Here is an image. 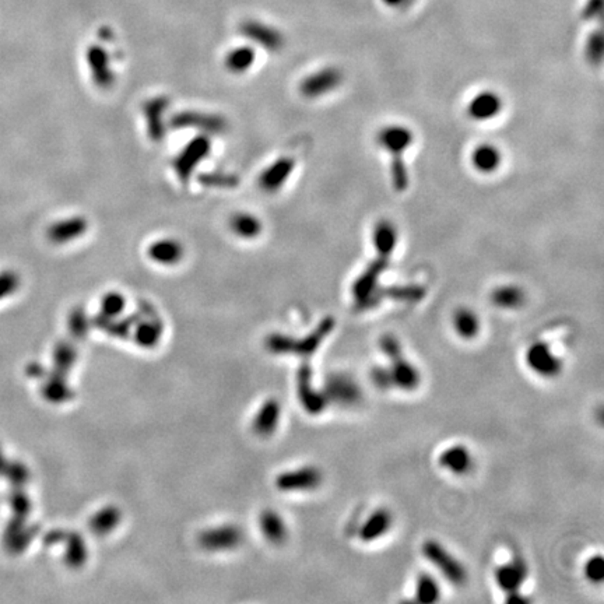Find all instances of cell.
<instances>
[{"label": "cell", "instance_id": "1", "mask_svg": "<svg viewBox=\"0 0 604 604\" xmlns=\"http://www.w3.org/2000/svg\"><path fill=\"white\" fill-rule=\"evenodd\" d=\"M390 259L376 256L374 262L357 277L353 284V296L360 310H371L378 304L376 292L379 290V278L385 273Z\"/></svg>", "mask_w": 604, "mask_h": 604}, {"label": "cell", "instance_id": "2", "mask_svg": "<svg viewBox=\"0 0 604 604\" xmlns=\"http://www.w3.org/2000/svg\"><path fill=\"white\" fill-rule=\"evenodd\" d=\"M423 555L455 586H463L467 580V572L463 564L453 557L439 542L427 540L423 544Z\"/></svg>", "mask_w": 604, "mask_h": 604}, {"label": "cell", "instance_id": "3", "mask_svg": "<svg viewBox=\"0 0 604 604\" xmlns=\"http://www.w3.org/2000/svg\"><path fill=\"white\" fill-rule=\"evenodd\" d=\"M525 360L529 369L542 378H555L562 372V360L546 342L533 343L528 349Z\"/></svg>", "mask_w": 604, "mask_h": 604}, {"label": "cell", "instance_id": "4", "mask_svg": "<svg viewBox=\"0 0 604 604\" xmlns=\"http://www.w3.org/2000/svg\"><path fill=\"white\" fill-rule=\"evenodd\" d=\"M343 83V73L336 67H325L307 76L299 84V92L305 98H321L333 92Z\"/></svg>", "mask_w": 604, "mask_h": 604}, {"label": "cell", "instance_id": "5", "mask_svg": "<svg viewBox=\"0 0 604 604\" xmlns=\"http://www.w3.org/2000/svg\"><path fill=\"white\" fill-rule=\"evenodd\" d=\"M379 147L390 157H405L414 143V133L405 125H387L376 135Z\"/></svg>", "mask_w": 604, "mask_h": 604}, {"label": "cell", "instance_id": "6", "mask_svg": "<svg viewBox=\"0 0 604 604\" xmlns=\"http://www.w3.org/2000/svg\"><path fill=\"white\" fill-rule=\"evenodd\" d=\"M503 108L502 98L495 91H480L467 104V117L474 122H488L495 119Z\"/></svg>", "mask_w": 604, "mask_h": 604}, {"label": "cell", "instance_id": "7", "mask_svg": "<svg viewBox=\"0 0 604 604\" xmlns=\"http://www.w3.org/2000/svg\"><path fill=\"white\" fill-rule=\"evenodd\" d=\"M529 576V565L522 557H515L495 569V582L507 594L519 592Z\"/></svg>", "mask_w": 604, "mask_h": 604}, {"label": "cell", "instance_id": "8", "mask_svg": "<svg viewBox=\"0 0 604 604\" xmlns=\"http://www.w3.org/2000/svg\"><path fill=\"white\" fill-rule=\"evenodd\" d=\"M390 361V374L393 387L405 392L416 390L421 383V374L416 365H413L403 354V351L387 358Z\"/></svg>", "mask_w": 604, "mask_h": 604}, {"label": "cell", "instance_id": "9", "mask_svg": "<svg viewBox=\"0 0 604 604\" xmlns=\"http://www.w3.org/2000/svg\"><path fill=\"white\" fill-rule=\"evenodd\" d=\"M210 151V142L208 137H197L190 142L175 160V171L182 182H186L193 169L206 158Z\"/></svg>", "mask_w": 604, "mask_h": 604}, {"label": "cell", "instance_id": "10", "mask_svg": "<svg viewBox=\"0 0 604 604\" xmlns=\"http://www.w3.org/2000/svg\"><path fill=\"white\" fill-rule=\"evenodd\" d=\"M294 168H295V158L290 156H284L276 160L260 174L259 186L267 193L277 192L287 183Z\"/></svg>", "mask_w": 604, "mask_h": 604}, {"label": "cell", "instance_id": "11", "mask_svg": "<svg viewBox=\"0 0 604 604\" xmlns=\"http://www.w3.org/2000/svg\"><path fill=\"white\" fill-rule=\"evenodd\" d=\"M438 463L455 476H464L473 469V456L464 445H453L441 452Z\"/></svg>", "mask_w": 604, "mask_h": 604}, {"label": "cell", "instance_id": "12", "mask_svg": "<svg viewBox=\"0 0 604 604\" xmlns=\"http://www.w3.org/2000/svg\"><path fill=\"white\" fill-rule=\"evenodd\" d=\"M241 31L246 38L269 51H278L284 44L283 35L277 30L260 22H246L241 27Z\"/></svg>", "mask_w": 604, "mask_h": 604}, {"label": "cell", "instance_id": "13", "mask_svg": "<svg viewBox=\"0 0 604 604\" xmlns=\"http://www.w3.org/2000/svg\"><path fill=\"white\" fill-rule=\"evenodd\" d=\"M87 62L91 69V77L98 87L108 88L114 83V73L110 66L108 53L99 47H91L87 51Z\"/></svg>", "mask_w": 604, "mask_h": 604}, {"label": "cell", "instance_id": "14", "mask_svg": "<svg viewBox=\"0 0 604 604\" xmlns=\"http://www.w3.org/2000/svg\"><path fill=\"white\" fill-rule=\"evenodd\" d=\"M392 525H393L392 514L385 508H379L374 511L368 517V519L362 523L358 532V537L364 543H374L382 539L390 530Z\"/></svg>", "mask_w": 604, "mask_h": 604}, {"label": "cell", "instance_id": "15", "mask_svg": "<svg viewBox=\"0 0 604 604\" xmlns=\"http://www.w3.org/2000/svg\"><path fill=\"white\" fill-rule=\"evenodd\" d=\"M372 242L378 256L390 259L399 242L397 227L387 219L379 220L374 227Z\"/></svg>", "mask_w": 604, "mask_h": 604}, {"label": "cell", "instance_id": "16", "mask_svg": "<svg viewBox=\"0 0 604 604\" xmlns=\"http://www.w3.org/2000/svg\"><path fill=\"white\" fill-rule=\"evenodd\" d=\"M491 304L499 310L514 311L525 305L526 294L522 287L515 284H502L495 287L489 294Z\"/></svg>", "mask_w": 604, "mask_h": 604}, {"label": "cell", "instance_id": "17", "mask_svg": "<svg viewBox=\"0 0 604 604\" xmlns=\"http://www.w3.org/2000/svg\"><path fill=\"white\" fill-rule=\"evenodd\" d=\"M88 226L83 217H70L53 223L48 228V238L53 244H66L80 238Z\"/></svg>", "mask_w": 604, "mask_h": 604}, {"label": "cell", "instance_id": "18", "mask_svg": "<svg viewBox=\"0 0 604 604\" xmlns=\"http://www.w3.org/2000/svg\"><path fill=\"white\" fill-rule=\"evenodd\" d=\"M470 161L477 172L483 175H491L499 169L502 164V154L494 144L483 143L471 151Z\"/></svg>", "mask_w": 604, "mask_h": 604}, {"label": "cell", "instance_id": "19", "mask_svg": "<svg viewBox=\"0 0 604 604\" xmlns=\"http://www.w3.org/2000/svg\"><path fill=\"white\" fill-rule=\"evenodd\" d=\"M328 396L335 399L340 405H355L360 400L361 389L350 376L337 375L329 380Z\"/></svg>", "mask_w": 604, "mask_h": 604}, {"label": "cell", "instance_id": "20", "mask_svg": "<svg viewBox=\"0 0 604 604\" xmlns=\"http://www.w3.org/2000/svg\"><path fill=\"white\" fill-rule=\"evenodd\" d=\"M147 255L151 260L160 265H174L182 259L183 246L171 238L158 240L150 245Z\"/></svg>", "mask_w": 604, "mask_h": 604}, {"label": "cell", "instance_id": "21", "mask_svg": "<svg viewBox=\"0 0 604 604\" xmlns=\"http://www.w3.org/2000/svg\"><path fill=\"white\" fill-rule=\"evenodd\" d=\"M299 394H301V400H302V403H304L305 409L311 413H321L326 408L328 399L325 394H321L315 389H312L311 372L308 368H304L301 371Z\"/></svg>", "mask_w": 604, "mask_h": 604}, {"label": "cell", "instance_id": "22", "mask_svg": "<svg viewBox=\"0 0 604 604\" xmlns=\"http://www.w3.org/2000/svg\"><path fill=\"white\" fill-rule=\"evenodd\" d=\"M452 325L456 335L463 340H473L480 333V319L470 308H459L455 311Z\"/></svg>", "mask_w": 604, "mask_h": 604}, {"label": "cell", "instance_id": "23", "mask_svg": "<svg viewBox=\"0 0 604 604\" xmlns=\"http://www.w3.org/2000/svg\"><path fill=\"white\" fill-rule=\"evenodd\" d=\"M322 474L318 469L307 467L281 477L280 485L285 489H311L321 484Z\"/></svg>", "mask_w": 604, "mask_h": 604}, {"label": "cell", "instance_id": "24", "mask_svg": "<svg viewBox=\"0 0 604 604\" xmlns=\"http://www.w3.org/2000/svg\"><path fill=\"white\" fill-rule=\"evenodd\" d=\"M172 125L179 126V128H185V126L200 128L203 132H220L224 126L223 119L219 117L205 115V114H193V112H186V114H181V115L175 117L172 119Z\"/></svg>", "mask_w": 604, "mask_h": 604}, {"label": "cell", "instance_id": "25", "mask_svg": "<svg viewBox=\"0 0 604 604\" xmlns=\"http://www.w3.org/2000/svg\"><path fill=\"white\" fill-rule=\"evenodd\" d=\"M426 296V290L420 285L412 284V285H393V287H386V288H380L376 292V299L378 302L382 298H390L399 302H410V304H414V302L421 301Z\"/></svg>", "mask_w": 604, "mask_h": 604}, {"label": "cell", "instance_id": "26", "mask_svg": "<svg viewBox=\"0 0 604 604\" xmlns=\"http://www.w3.org/2000/svg\"><path fill=\"white\" fill-rule=\"evenodd\" d=\"M231 231L242 240H253L262 233V221L251 213H237L230 220Z\"/></svg>", "mask_w": 604, "mask_h": 604}, {"label": "cell", "instance_id": "27", "mask_svg": "<svg viewBox=\"0 0 604 604\" xmlns=\"http://www.w3.org/2000/svg\"><path fill=\"white\" fill-rule=\"evenodd\" d=\"M165 108H167V101L162 98L151 99L144 107V115L147 118V131H149V136L153 140H160L164 136L162 115Z\"/></svg>", "mask_w": 604, "mask_h": 604}, {"label": "cell", "instance_id": "28", "mask_svg": "<svg viewBox=\"0 0 604 604\" xmlns=\"http://www.w3.org/2000/svg\"><path fill=\"white\" fill-rule=\"evenodd\" d=\"M441 598L439 583L430 573H421L416 585V600L423 604H433Z\"/></svg>", "mask_w": 604, "mask_h": 604}, {"label": "cell", "instance_id": "29", "mask_svg": "<svg viewBox=\"0 0 604 604\" xmlns=\"http://www.w3.org/2000/svg\"><path fill=\"white\" fill-rule=\"evenodd\" d=\"M255 62V52L252 48L241 47L237 49H233L227 58H226V66L233 73H244Z\"/></svg>", "mask_w": 604, "mask_h": 604}, {"label": "cell", "instance_id": "30", "mask_svg": "<svg viewBox=\"0 0 604 604\" xmlns=\"http://www.w3.org/2000/svg\"><path fill=\"white\" fill-rule=\"evenodd\" d=\"M603 34L600 30L592 33L586 42V58L592 65H600L603 59Z\"/></svg>", "mask_w": 604, "mask_h": 604}, {"label": "cell", "instance_id": "31", "mask_svg": "<svg viewBox=\"0 0 604 604\" xmlns=\"http://www.w3.org/2000/svg\"><path fill=\"white\" fill-rule=\"evenodd\" d=\"M585 578L594 585H598L604 579V560L600 554L593 555L585 564Z\"/></svg>", "mask_w": 604, "mask_h": 604}, {"label": "cell", "instance_id": "32", "mask_svg": "<svg viewBox=\"0 0 604 604\" xmlns=\"http://www.w3.org/2000/svg\"><path fill=\"white\" fill-rule=\"evenodd\" d=\"M20 285V277L13 270H5L0 273V299L12 295Z\"/></svg>", "mask_w": 604, "mask_h": 604}, {"label": "cell", "instance_id": "33", "mask_svg": "<svg viewBox=\"0 0 604 604\" xmlns=\"http://www.w3.org/2000/svg\"><path fill=\"white\" fill-rule=\"evenodd\" d=\"M371 380L379 390H389L393 387L392 374L387 367H374L371 371Z\"/></svg>", "mask_w": 604, "mask_h": 604}, {"label": "cell", "instance_id": "34", "mask_svg": "<svg viewBox=\"0 0 604 604\" xmlns=\"http://www.w3.org/2000/svg\"><path fill=\"white\" fill-rule=\"evenodd\" d=\"M5 476L9 477L12 484H15V485H23L27 481V478H28V471H27L24 464H22L19 462H13V463L8 464Z\"/></svg>", "mask_w": 604, "mask_h": 604}, {"label": "cell", "instance_id": "35", "mask_svg": "<svg viewBox=\"0 0 604 604\" xmlns=\"http://www.w3.org/2000/svg\"><path fill=\"white\" fill-rule=\"evenodd\" d=\"M9 501H10V505H12V508H13V511H15V514L17 517L24 518L28 514V511H30V501H28V498L23 492H20V491L12 492L10 496H9Z\"/></svg>", "mask_w": 604, "mask_h": 604}, {"label": "cell", "instance_id": "36", "mask_svg": "<svg viewBox=\"0 0 604 604\" xmlns=\"http://www.w3.org/2000/svg\"><path fill=\"white\" fill-rule=\"evenodd\" d=\"M603 9V0H589L585 10H583V19L592 20L601 16Z\"/></svg>", "mask_w": 604, "mask_h": 604}, {"label": "cell", "instance_id": "37", "mask_svg": "<svg viewBox=\"0 0 604 604\" xmlns=\"http://www.w3.org/2000/svg\"><path fill=\"white\" fill-rule=\"evenodd\" d=\"M507 601H508V603H515V604H518V603H528L529 600H528L526 597L521 596L519 592H515V593H510V594H508Z\"/></svg>", "mask_w": 604, "mask_h": 604}, {"label": "cell", "instance_id": "38", "mask_svg": "<svg viewBox=\"0 0 604 604\" xmlns=\"http://www.w3.org/2000/svg\"><path fill=\"white\" fill-rule=\"evenodd\" d=\"M8 462H6V459H5V456H3V453H2V449H0V476H5V473H6V469H8Z\"/></svg>", "mask_w": 604, "mask_h": 604}, {"label": "cell", "instance_id": "39", "mask_svg": "<svg viewBox=\"0 0 604 604\" xmlns=\"http://www.w3.org/2000/svg\"><path fill=\"white\" fill-rule=\"evenodd\" d=\"M403 2H405V0H383V3H386L387 6H392V8H396V6L401 5Z\"/></svg>", "mask_w": 604, "mask_h": 604}]
</instances>
